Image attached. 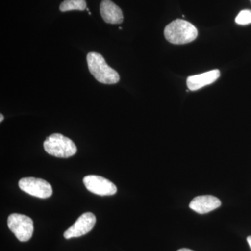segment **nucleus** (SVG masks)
I'll use <instances>...</instances> for the list:
<instances>
[{
  "label": "nucleus",
  "mask_w": 251,
  "mask_h": 251,
  "mask_svg": "<svg viewBox=\"0 0 251 251\" xmlns=\"http://www.w3.org/2000/svg\"><path fill=\"white\" fill-rule=\"evenodd\" d=\"M87 61L91 74L100 83L112 85L120 81L118 73L107 64L101 54L90 52L87 54Z\"/></svg>",
  "instance_id": "nucleus-1"
},
{
  "label": "nucleus",
  "mask_w": 251,
  "mask_h": 251,
  "mask_svg": "<svg viewBox=\"0 0 251 251\" xmlns=\"http://www.w3.org/2000/svg\"><path fill=\"white\" fill-rule=\"evenodd\" d=\"M197 28L184 20L176 19L166 26L164 36L167 40L173 44H186L192 42L197 38Z\"/></svg>",
  "instance_id": "nucleus-2"
},
{
  "label": "nucleus",
  "mask_w": 251,
  "mask_h": 251,
  "mask_svg": "<svg viewBox=\"0 0 251 251\" xmlns=\"http://www.w3.org/2000/svg\"><path fill=\"white\" fill-rule=\"evenodd\" d=\"M44 148L50 155L59 158H69L77 152L75 143L60 133H53L48 137L44 141Z\"/></svg>",
  "instance_id": "nucleus-3"
},
{
  "label": "nucleus",
  "mask_w": 251,
  "mask_h": 251,
  "mask_svg": "<svg viewBox=\"0 0 251 251\" xmlns=\"http://www.w3.org/2000/svg\"><path fill=\"white\" fill-rule=\"evenodd\" d=\"M8 227L20 242H27L32 237L34 224L31 218L20 214H11L8 218Z\"/></svg>",
  "instance_id": "nucleus-4"
},
{
  "label": "nucleus",
  "mask_w": 251,
  "mask_h": 251,
  "mask_svg": "<svg viewBox=\"0 0 251 251\" xmlns=\"http://www.w3.org/2000/svg\"><path fill=\"white\" fill-rule=\"evenodd\" d=\"M18 185L23 191L34 197L46 199L52 194L51 185L46 180L39 178H23L20 180Z\"/></svg>",
  "instance_id": "nucleus-5"
},
{
  "label": "nucleus",
  "mask_w": 251,
  "mask_h": 251,
  "mask_svg": "<svg viewBox=\"0 0 251 251\" xmlns=\"http://www.w3.org/2000/svg\"><path fill=\"white\" fill-rule=\"evenodd\" d=\"M83 183L89 191L98 196H112L117 193V186L113 183L98 175L85 176Z\"/></svg>",
  "instance_id": "nucleus-6"
},
{
  "label": "nucleus",
  "mask_w": 251,
  "mask_h": 251,
  "mask_svg": "<svg viewBox=\"0 0 251 251\" xmlns=\"http://www.w3.org/2000/svg\"><path fill=\"white\" fill-rule=\"evenodd\" d=\"M96 221L97 219L94 214L91 212L84 213L77 219L75 224L64 232V238L69 239L85 235L93 229Z\"/></svg>",
  "instance_id": "nucleus-7"
},
{
  "label": "nucleus",
  "mask_w": 251,
  "mask_h": 251,
  "mask_svg": "<svg viewBox=\"0 0 251 251\" xmlns=\"http://www.w3.org/2000/svg\"><path fill=\"white\" fill-rule=\"evenodd\" d=\"M221 205L219 198L213 196H201L195 198L189 204L192 210L200 214H207Z\"/></svg>",
  "instance_id": "nucleus-8"
},
{
  "label": "nucleus",
  "mask_w": 251,
  "mask_h": 251,
  "mask_svg": "<svg viewBox=\"0 0 251 251\" xmlns=\"http://www.w3.org/2000/svg\"><path fill=\"white\" fill-rule=\"evenodd\" d=\"M100 15L105 23L120 24L123 22L122 9L110 0H103L100 6Z\"/></svg>",
  "instance_id": "nucleus-9"
},
{
  "label": "nucleus",
  "mask_w": 251,
  "mask_h": 251,
  "mask_svg": "<svg viewBox=\"0 0 251 251\" xmlns=\"http://www.w3.org/2000/svg\"><path fill=\"white\" fill-rule=\"evenodd\" d=\"M221 73L218 69L210 71L199 74V75H192L187 78V87L190 90L196 91L200 90L203 87L211 85L213 82H215L220 77Z\"/></svg>",
  "instance_id": "nucleus-10"
},
{
  "label": "nucleus",
  "mask_w": 251,
  "mask_h": 251,
  "mask_svg": "<svg viewBox=\"0 0 251 251\" xmlns=\"http://www.w3.org/2000/svg\"><path fill=\"white\" fill-rule=\"evenodd\" d=\"M86 8H87V4L85 0H64L59 6V9L62 12L73 11V10L84 11Z\"/></svg>",
  "instance_id": "nucleus-11"
},
{
  "label": "nucleus",
  "mask_w": 251,
  "mask_h": 251,
  "mask_svg": "<svg viewBox=\"0 0 251 251\" xmlns=\"http://www.w3.org/2000/svg\"><path fill=\"white\" fill-rule=\"evenodd\" d=\"M235 22L240 25H247L251 23V10H242L235 18Z\"/></svg>",
  "instance_id": "nucleus-12"
},
{
  "label": "nucleus",
  "mask_w": 251,
  "mask_h": 251,
  "mask_svg": "<svg viewBox=\"0 0 251 251\" xmlns=\"http://www.w3.org/2000/svg\"><path fill=\"white\" fill-rule=\"evenodd\" d=\"M247 242L249 243V247H250L251 249V236H249V237H247Z\"/></svg>",
  "instance_id": "nucleus-13"
},
{
  "label": "nucleus",
  "mask_w": 251,
  "mask_h": 251,
  "mask_svg": "<svg viewBox=\"0 0 251 251\" xmlns=\"http://www.w3.org/2000/svg\"><path fill=\"white\" fill-rule=\"evenodd\" d=\"M177 251H193L191 250V249H179V250H178Z\"/></svg>",
  "instance_id": "nucleus-14"
},
{
  "label": "nucleus",
  "mask_w": 251,
  "mask_h": 251,
  "mask_svg": "<svg viewBox=\"0 0 251 251\" xmlns=\"http://www.w3.org/2000/svg\"><path fill=\"white\" fill-rule=\"evenodd\" d=\"M4 120V116L2 115H0V122H2Z\"/></svg>",
  "instance_id": "nucleus-15"
},
{
  "label": "nucleus",
  "mask_w": 251,
  "mask_h": 251,
  "mask_svg": "<svg viewBox=\"0 0 251 251\" xmlns=\"http://www.w3.org/2000/svg\"></svg>",
  "instance_id": "nucleus-16"
}]
</instances>
